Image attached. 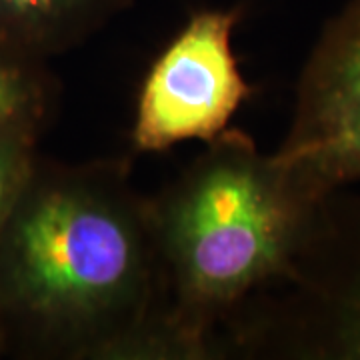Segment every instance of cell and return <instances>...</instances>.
I'll list each match as a JSON object with an SVG mask.
<instances>
[{"label":"cell","instance_id":"obj_1","mask_svg":"<svg viewBox=\"0 0 360 360\" xmlns=\"http://www.w3.org/2000/svg\"><path fill=\"white\" fill-rule=\"evenodd\" d=\"M150 202L118 162L40 172L0 236V314L75 359L110 348L162 310Z\"/></svg>","mask_w":360,"mask_h":360},{"label":"cell","instance_id":"obj_2","mask_svg":"<svg viewBox=\"0 0 360 360\" xmlns=\"http://www.w3.org/2000/svg\"><path fill=\"white\" fill-rule=\"evenodd\" d=\"M321 202L243 132L226 130L208 142L150 202L170 319L208 345L222 312L292 274Z\"/></svg>","mask_w":360,"mask_h":360},{"label":"cell","instance_id":"obj_3","mask_svg":"<svg viewBox=\"0 0 360 360\" xmlns=\"http://www.w3.org/2000/svg\"><path fill=\"white\" fill-rule=\"evenodd\" d=\"M236 8L194 13L144 77L132 146L160 153L184 141L210 142L250 96L232 51Z\"/></svg>","mask_w":360,"mask_h":360},{"label":"cell","instance_id":"obj_4","mask_svg":"<svg viewBox=\"0 0 360 360\" xmlns=\"http://www.w3.org/2000/svg\"><path fill=\"white\" fill-rule=\"evenodd\" d=\"M272 155L319 200L360 180V0L322 28L298 78L288 134Z\"/></svg>","mask_w":360,"mask_h":360},{"label":"cell","instance_id":"obj_5","mask_svg":"<svg viewBox=\"0 0 360 360\" xmlns=\"http://www.w3.org/2000/svg\"><path fill=\"white\" fill-rule=\"evenodd\" d=\"M276 345L295 359L360 360V198L328 194L283 283Z\"/></svg>","mask_w":360,"mask_h":360},{"label":"cell","instance_id":"obj_6","mask_svg":"<svg viewBox=\"0 0 360 360\" xmlns=\"http://www.w3.org/2000/svg\"><path fill=\"white\" fill-rule=\"evenodd\" d=\"M124 0H0V44L39 58L89 37Z\"/></svg>","mask_w":360,"mask_h":360},{"label":"cell","instance_id":"obj_7","mask_svg":"<svg viewBox=\"0 0 360 360\" xmlns=\"http://www.w3.org/2000/svg\"><path fill=\"white\" fill-rule=\"evenodd\" d=\"M49 110V86L37 58L0 44V130H39Z\"/></svg>","mask_w":360,"mask_h":360},{"label":"cell","instance_id":"obj_8","mask_svg":"<svg viewBox=\"0 0 360 360\" xmlns=\"http://www.w3.org/2000/svg\"><path fill=\"white\" fill-rule=\"evenodd\" d=\"M32 129L0 130V236L37 168Z\"/></svg>","mask_w":360,"mask_h":360},{"label":"cell","instance_id":"obj_9","mask_svg":"<svg viewBox=\"0 0 360 360\" xmlns=\"http://www.w3.org/2000/svg\"><path fill=\"white\" fill-rule=\"evenodd\" d=\"M4 347V321H2V314H0V352Z\"/></svg>","mask_w":360,"mask_h":360}]
</instances>
